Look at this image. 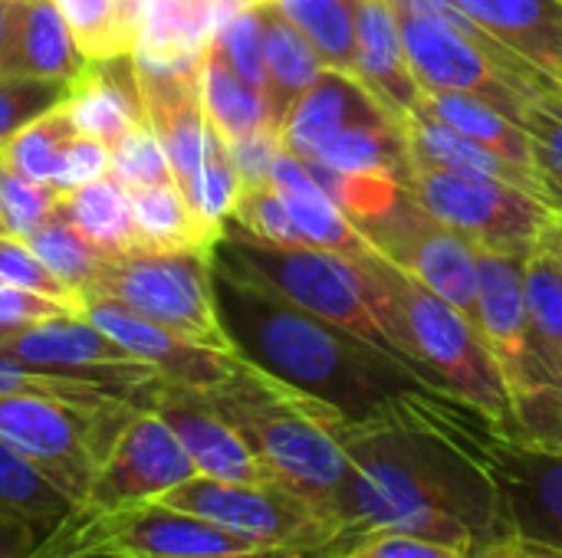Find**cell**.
Instances as JSON below:
<instances>
[{
	"mask_svg": "<svg viewBox=\"0 0 562 558\" xmlns=\"http://www.w3.org/2000/svg\"><path fill=\"white\" fill-rule=\"evenodd\" d=\"M214 33V0H145L132 43L138 72L201 69Z\"/></svg>",
	"mask_w": 562,
	"mask_h": 558,
	"instance_id": "22",
	"label": "cell"
},
{
	"mask_svg": "<svg viewBox=\"0 0 562 558\" xmlns=\"http://www.w3.org/2000/svg\"><path fill=\"white\" fill-rule=\"evenodd\" d=\"M458 7L517 56L560 79L562 0H458Z\"/></svg>",
	"mask_w": 562,
	"mask_h": 558,
	"instance_id": "26",
	"label": "cell"
},
{
	"mask_svg": "<svg viewBox=\"0 0 562 558\" xmlns=\"http://www.w3.org/2000/svg\"><path fill=\"white\" fill-rule=\"evenodd\" d=\"M263 3H270V0H263Z\"/></svg>",
	"mask_w": 562,
	"mask_h": 558,
	"instance_id": "63",
	"label": "cell"
},
{
	"mask_svg": "<svg viewBox=\"0 0 562 558\" xmlns=\"http://www.w3.org/2000/svg\"><path fill=\"white\" fill-rule=\"evenodd\" d=\"M72 82L36 79V76H0V141L26 128L30 122L49 115L69 99Z\"/></svg>",
	"mask_w": 562,
	"mask_h": 558,
	"instance_id": "41",
	"label": "cell"
},
{
	"mask_svg": "<svg viewBox=\"0 0 562 558\" xmlns=\"http://www.w3.org/2000/svg\"><path fill=\"white\" fill-rule=\"evenodd\" d=\"M270 184L283 197V204H286V210H290L306 247L329 250V253H339L346 260H366V257L379 253L362 237V230L333 204V197L316 184L310 168L296 155H290L286 148L273 161Z\"/></svg>",
	"mask_w": 562,
	"mask_h": 558,
	"instance_id": "23",
	"label": "cell"
},
{
	"mask_svg": "<svg viewBox=\"0 0 562 558\" xmlns=\"http://www.w3.org/2000/svg\"><path fill=\"white\" fill-rule=\"evenodd\" d=\"M405 187L431 217L458 230L477 250L510 257H530L562 217L547 201L517 184L484 174H461L425 161H412Z\"/></svg>",
	"mask_w": 562,
	"mask_h": 558,
	"instance_id": "9",
	"label": "cell"
},
{
	"mask_svg": "<svg viewBox=\"0 0 562 558\" xmlns=\"http://www.w3.org/2000/svg\"><path fill=\"white\" fill-rule=\"evenodd\" d=\"M53 3L66 16L76 43L82 46V53L89 59L132 49V43L122 30L115 0H53Z\"/></svg>",
	"mask_w": 562,
	"mask_h": 558,
	"instance_id": "42",
	"label": "cell"
},
{
	"mask_svg": "<svg viewBox=\"0 0 562 558\" xmlns=\"http://www.w3.org/2000/svg\"><path fill=\"white\" fill-rule=\"evenodd\" d=\"M0 506L33 523L40 536H49L72 513V503L7 441H0Z\"/></svg>",
	"mask_w": 562,
	"mask_h": 558,
	"instance_id": "36",
	"label": "cell"
},
{
	"mask_svg": "<svg viewBox=\"0 0 562 558\" xmlns=\"http://www.w3.org/2000/svg\"><path fill=\"white\" fill-rule=\"evenodd\" d=\"M56 204H59V191L7 171V178H3V227L10 237H16V240L30 237L43 220H49L56 214Z\"/></svg>",
	"mask_w": 562,
	"mask_h": 558,
	"instance_id": "47",
	"label": "cell"
},
{
	"mask_svg": "<svg viewBox=\"0 0 562 558\" xmlns=\"http://www.w3.org/2000/svg\"><path fill=\"white\" fill-rule=\"evenodd\" d=\"M514 558H562V553H553V549H547V546H537V543L514 539Z\"/></svg>",
	"mask_w": 562,
	"mask_h": 558,
	"instance_id": "57",
	"label": "cell"
},
{
	"mask_svg": "<svg viewBox=\"0 0 562 558\" xmlns=\"http://www.w3.org/2000/svg\"><path fill=\"white\" fill-rule=\"evenodd\" d=\"M405 138H408V151L412 161H425V164H438L448 171H461V174H484V178H497L507 184H517L530 194H537L540 201H547V187L540 181L537 171L520 168L507 158H501L497 151L471 141L468 135L441 125L438 118L412 109L405 115ZM550 204V201H547Z\"/></svg>",
	"mask_w": 562,
	"mask_h": 558,
	"instance_id": "27",
	"label": "cell"
},
{
	"mask_svg": "<svg viewBox=\"0 0 562 558\" xmlns=\"http://www.w3.org/2000/svg\"><path fill=\"white\" fill-rule=\"evenodd\" d=\"M356 263L369 286V306L392 349L431 385L461 398L497 431L510 434V388L481 329L458 306L431 293L382 253Z\"/></svg>",
	"mask_w": 562,
	"mask_h": 558,
	"instance_id": "3",
	"label": "cell"
},
{
	"mask_svg": "<svg viewBox=\"0 0 562 558\" xmlns=\"http://www.w3.org/2000/svg\"><path fill=\"white\" fill-rule=\"evenodd\" d=\"M69 558H122V556H102V553H92V556H69Z\"/></svg>",
	"mask_w": 562,
	"mask_h": 558,
	"instance_id": "61",
	"label": "cell"
},
{
	"mask_svg": "<svg viewBox=\"0 0 562 558\" xmlns=\"http://www.w3.org/2000/svg\"><path fill=\"white\" fill-rule=\"evenodd\" d=\"M204 395L240 431L277 483L339 526L352 477L346 447L336 437V424L346 421L339 411L267 378L254 365H244L231 382Z\"/></svg>",
	"mask_w": 562,
	"mask_h": 558,
	"instance_id": "4",
	"label": "cell"
},
{
	"mask_svg": "<svg viewBox=\"0 0 562 558\" xmlns=\"http://www.w3.org/2000/svg\"><path fill=\"white\" fill-rule=\"evenodd\" d=\"M356 76L398 118L422 99V86L405 59L398 16L385 0H356Z\"/></svg>",
	"mask_w": 562,
	"mask_h": 558,
	"instance_id": "24",
	"label": "cell"
},
{
	"mask_svg": "<svg viewBox=\"0 0 562 558\" xmlns=\"http://www.w3.org/2000/svg\"><path fill=\"white\" fill-rule=\"evenodd\" d=\"M69 138H76V125H72L69 112L59 105L49 115L20 128L16 135H10L7 141H0V161L16 178L36 181V184H53L59 155L69 145Z\"/></svg>",
	"mask_w": 562,
	"mask_h": 558,
	"instance_id": "38",
	"label": "cell"
},
{
	"mask_svg": "<svg viewBox=\"0 0 562 558\" xmlns=\"http://www.w3.org/2000/svg\"><path fill=\"white\" fill-rule=\"evenodd\" d=\"M161 500L221 526L254 549H329L342 543L333 520L280 483H227L198 474Z\"/></svg>",
	"mask_w": 562,
	"mask_h": 558,
	"instance_id": "11",
	"label": "cell"
},
{
	"mask_svg": "<svg viewBox=\"0 0 562 558\" xmlns=\"http://www.w3.org/2000/svg\"><path fill=\"white\" fill-rule=\"evenodd\" d=\"M43 543L40 529L0 506V558H30Z\"/></svg>",
	"mask_w": 562,
	"mask_h": 558,
	"instance_id": "53",
	"label": "cell"
},
{
	"mask_svg": "<svg viewBox=\"0 0 562 558\" xmlns=\"http://www.w3.org/2000/svg\"><path fill=\"white\" fill-rule=\"evenodd\" d=\"M89 56L76 43L66 16L53 0H13V33L7 76H36L72 82Z\"/></svg>",
	"mask_w": 562,
	"mask_h": 558,
	"instance_id": "25",
	"label": "cell"
},
{
	"mask_svg": "<svg viewBox=\"0 0 562 558\" xmlns=\"http://www.w3.org/2000/svg\"><path fill=\"white\" fill-rule=\"evenodd\" d=\"M524 260L527 257L477 250V329L507 378L514 408L557 385L537 352Z\"/></svg>",
	"mask_w": 562,
	"mask_h": 558,
	"instance_id": "15",
	"label": "cell"
},
{
	"mask_svg": "<svg viewBox=\"0 0 562 558\" xmlns=\"http://www.w3.org/2000/svg\"><path fill=\"white\" fill-rule=\"evenodd\" d=\"M524 283L537 352L550 378L562 388V270L543 243L524 260Z\"/></svg>",
	"mask_w": 562,
	"mask_h": 558,
	"instance_id": "35",
	"label": "cell"
},
{
	"mask_svg": "<svg viewBox=\"0 0 562 558\" xmlns=\"http://www.w3.org/2000/svg\"><path fill=\"white\" fill-rule=\"evenodd\" d=\"M333 553H336V546H329V549H250V553L214 558H333Z\"/></svg>",
	"mask_w": 562,
	"mask_h": 558,
	"instance_id": "54",
	"label": "cell"
},
{
	"mask_svg": "<svg viewBox=\"0 0 562 558\" xmlns=\"http://www.w3.org/2000/svg\"><path fill=\"white\" fill-rule=\"evenodd\" d=\"M82 316L92 326H99L105 335H112L138 362L151 365L165 382L211 391V388L231 382L247 365L234 352H217L201 342H191V339L132 312L128 306H122L112 296H89L82 303Z\"/></svg>",
	"mask_w": 562,
	"mask_h": 558,
	"instance_id": "18",
	"label": "cell"
},
{
	"mask_svg": "<svg viewBox=\"0 0 562 558\" xmlns=\"http://www.w3.org/2000/svg\"><path fill=\"white\" fill-rule=\"evenodd\" d=\"M10 33H13V0H0V76L10 59Z\"/></svg>",
	"mask_w": 562,
	"mask_h": 558,
	"instance_id": "55",
	"label": "cell"
},
{
	"mask_svg": "<svg viewBox=\"0 0 562 558\" xmlns=\"http://www.w3.org/2000/svg\"><path fill=\"white\" fill-rule=\"evenodd\" d=\"M201 99L207 122L224 141L244 138L260 128H280L267 92L240 79L211 43L201 59Z\"/></svg>",
	"mask_w": 562,
	"mask_h": 558,
	"instance_id": "32",
	"label": "cell"
},
{
	"mask_svg": "<svg viewBox=\"0 0 562 558\" xmlns=\"http://www.w3.org/2000/svg\"><path fill=\"white\" fill-rule=\"evenodd\" d=\"M359 230L385 260L422 280L477 326V250L458 230L431 217L408 187L398 191L385 214Z\"/></svg>",
	"mask_w": 562,
	"mask_h": 558,
	"instance_id": "12",
	"label": "cell"
},
{
	"mask_svg": "<svg viewBox=\"0 0 562 558\" xmlns=\"http://www.w3.org/2000/svg\"><path fill=\"white\" fill-rule=\"evenodd\" d=\"M23 243L33 250V257L63 283V286H69L76 296H79V303L92 293V286H95V280H99V273H102V266H105V253L102 250H95L59 210L49 217V220H43L30 237H23Z\"/></svg>",
	"mask_w": 562,
	"mask_h": 558,
	"instance_id": "34",
	"label": "cell"
},
{
	"mask_svg": "<svg viewBox=\"0 0 562 558\" xmlns=\"http://www.w3.org/2000/svg\"><path fill=\"white\" fill-rule=\"evenodd\" d=\"M405 59L422 86V92H461L484 99L487 105L524 118L530 99L557 82L537 69L530 59L517 56L507 46H484L451 23L422 13H395Z\"/></svg>",
	"mask_w": 562,
	"mask_h": 558,
	"instance_id": "7",
	"label": "cell"
},
{
	"mask_svg": "<svg viewBox=\"0 0 562 558\" xmlns=\"http://www.w3.org/2000/svg\"><path fill=\"white\" fill-rule=\"evenodd\" d=\"M13 332H16L13 326H3V322H0V352H3V345L10 342V335H13Z\"/></svg>",
	"mask_w": 562,
	"mask_h": 558,
	"instance_id": "60",
	"label": "cell"
},
{
	"mask_svg": "<svg viewBox=\"0 0 562 558\" xmlns=\"http://www.w3.org/2000/svg\"><path fill=\"white\" fill-rule=\"evenodd\" d=\"M191 477H198V467L191 464L175 431L155 411L138 408L122 428L109 457L99 464L79 510H119L161 500Z\"/></svg>",
	"mask_w": 562,
	"mask_h": 558,
	"instance_id": "16",
	"label": "cell"
},
{
	"mask_svg": "<svg viewBox=\"0 0 562 558\" xmlns=\"http://www.w3.org/2000/svg\"><path fill=\"white\" fill-rule=\"evenodd\" d=\"M474 408L454 395L379 424H336L352 477L342 497V543L412 533L477 549L510 539L501 490L464 434Z\"/></svg>",
	"mask_w": 562,
	"mask_h": 558,
	"instance_id": "1",
	"label": "cell"
},
{
	"mask_svg": "<svg viewBox=\"0 0 562 558\" xmlns=\"http://www.w3.org/2000/svg\"><path fill=\"white\" fill-rule=\"evenodd\" d=\"M231 220H237L244 230H250L260 240L270 243H303L283 197L277 194L273 184H254V187H240Z\"/></svg>",
	"mask_w": 562,
	"mask_h": 558,
	"instance_id": "45",
	"label": "cell"
},
{
	"mask_svg": "<svg viewBox=\"0 0 562 558\" xmlns=\"http://www.w3.org/2000/svg\"><path fill=\"white\" fill-rule=\"evenodd\" d=\"M418 112L438 118L441 125L468 135L471 141L497 151L501 158L520 164V168H530L537 171L533 164V145H530V135L527 128L510 118L507 112L487 105L484 99H474V95H461V92H422ZM540 174V171H537Z\"/></svg>",
	"mask_w": 562,
	"mask_h": 558,
	"instance_id": "30",
	"label": "cell"
},
{
	"mask_svg": "<svg viewBox=\"0 0 562 558\" xmlns=\"http://www.w3.org/2000/svg\"><path fill=\"white\" fill-rule=\"evenodd\" d=\"M207 260L211 266L237 280L257 283L283 296L286 303L395 352L369 306V286L356 260H346L339 253L316 250L306 243L260 240L231 217L224 220Z\"/></svg>",
	"mask_w": 562,
	"mask_h": 558,
	"instance_id": "5",
	"label": "cell"
},
{
	"mask_svg": "<svg viewBox=\"0 0 562 558\" xmlns=\"http://www.w3.org/2000/svg\"><path fill=\"white\" fill-rule=\"evenodd\" d=\"M178 187L184 191L188 204L194 207V214H198L207 227H214V230L224 227V220L231 217L234 201H237V194H240V178H237V171H234L227 141L214 132V125H211V141H207V155H204L201 171H198L191 181L178 184Z\"/></svg>",
	"mask_w": 562,
	"mask_h": 558,
	"instance_id": "39",
	"label": "cell"
},
{
	"mask_svg": "<svg viewBox=\"0 0 562 558\" xmlns=\"http://www.w3.org/2000/svg\"><path fill=\"white\" fill-rule=\"evenodd\" d=\"M211 299L240 362L329 405L349 424L405 418L448 395L395 352L217 266H211Z\"/></svg>",
	"mask_w": 562,
	"mask_h": 558,
	"instance_id": "2",
	"label": "cell"
},
{
	"mask_svg": "<svg viewBox=\"0 0 562 558\" xmlns=\"http://www.w3.org/2000/svg\"><path fill=\"white\" fill-rule=\"evenodd\" d=\"M464 434L501 490L510 536L562 553V451L507 437L477 411L464 418Z\"/></svg>",
	"mask_w": 562,
	"mask_h": 558,
	"instance_id": "13",
	"label": "cell"
},
{
	"mask_svg": "<svg viewBox=\"0 0 562 558\" xmlns=\"http://www.w3.org/2000/svg\"><path fill=\"white\" fill-rule=\"evenodd\" d=\"M372 122H405V118H398L359 76L326 66V72L286 112L280 125V141L290 155L310 161L339 132Z\"/></svg>",
	"mask_w": 562,
	"mask_h": 558,
	"instance_id": "19",
	"label": "cell"
},
{
	"mask_svg": "<svg viewBox=\"0 0 562 558\" xmlns=\"http://www.w3.org/2000/svg\"><path fill=\"white\" fill-rule=\"evenodd\" d=\"M128 197H132V214H135L138 237H142V250L211 253L221 230L207 227L194 214V207L188 204L184 191L175 181L171 184L135 187V191H128Z\"/></svg>",
	"mask_w": 562,
	"mask_h": 558,
	"instance_id": "31",
	"label": "cell"
},
{
	"mask_svg": "<svg viewBox=\"0 0 562 558\" xmlns=\"http://www.w3.org/2000/svg\"><path fill=\"white\" fill-rule=\"evenodd\" d=\"M520 125L530 135L533 164L547 187V201L562 214V99L557 95V86L527 102Z\"/></svg>",
	"mask_w": 562,
	"mask_h": 558,
	"instance_id": "40",
	"label": "cell"
},
{
	"mask_svg": "<svg viewBox=\"0 0 562 558\" xmlns=\"http://www.w3.org/2000/svg\"><path fill=\"white\" fill-rule=\"evenodd\" d=\"M89 296H112L132 312L191 342L217 352H234L214 312L207 253L135 250L125 257H109Z\"/></svg>",
	"mask_w": 562,
	"mask_h": 558,
	"instance_id": "10",
	"label": "cell"
},
{
	"mask_svg": "<svg viewBox=\"0 0 562 558\" xmlns=\"http://www.w3.org/2000/svg\"><path fill=\"white\" fill-rule=\"evenodd\" d=\"M109 174H112V148H109L105 141L76 135V138H69V145L63 148L49 187L59 191V194H69V191L86 187V184H92V181H102V178H109Z\"/></svg>",
	"mask_w": 562,
	"mask_h": 558,
	"instance_id": "50",
	"label": "cell"
},
{
	"mask_svg": "<svg viewBox=\"0 0 562 558\" xmlns=\"http://www.w3.org/2000/svg\"><path fill=\"white\" fill-rule=\"evenodd\" d=\"M254 546L221 526L168 506L165 500L132 503L119 510H79L36 546L30 558L122 556V558H214L250 553Z\"/></svg>",
	"mask_w": 562,
	"mask_h": 558,
	"instance_id": "8",
	"label": "cell"
},
{
	"mask_svg": "<svg viewBox=\"0 0 562 558\" xmlns=\"http://www.w3.org/2000/svg\"><path fill=\"white\" fill-rule=\"evenodd\" d=\"M329 69L356 76V0H277Z\"/></svg>",
	"mask_w": 562,
	"mask_h": 558,
	"instance_id": "37",
	"label": "cell"
},
{
	"mask_svg": "<svg viewBox=\"0 0 562 558\" xmlns=\"http://www.w3.org/2000/svg\"><path fill=\"white\" fill-rule=\"evenodd\" d=\"M56 210L105 257H125L142 250L128 187L112 174L69 194H59Z\"/></svg>",
	"mask_w": 562,
	"mask_h": 558,
	"instance_id": "29",
	"label": "cell"
},
{
	"mask_svg": "<svg viewBox=\"0 0 562 558\" xmlns=\"http://www.w3.org/2000/svg\"><path fill=\"white\" fill-rule=\"evenodd\" d=\"M507 437H517L533 447L562 451V388L553 385L514 408V428Z\"/></svg>",
	"mask_w": 562,
	"mask_h": 558,
	"instance_id": "49",
	"label": "cell"
},
{
	"mask_svg": "<svg viewBox=\"0 0 562 558\" xmlns=\"http://www.w3.org/2000/svg\"><path fill=\"white\" fill-rule=\"evenodd\" d=\"M0 283L20 286V289L40 293V296H49V299H56V303H66V306H72V309L82 316L79 296H76L69 286H63V283L33 257V250H30L23 240H16V237H10V234H0Z\"/></svg>",
	"mask_w": 562,
	"mask_h": 558,
	"instance_id": "46",
	"label": "cell"
},
{
	"mask_svg": "<svg viewBox=\"0 0 562 558\" xmlns=\"http://www.w3.org/2000/svg\"><path fill=\"white\" fill-rule=\"evenodd\" d=\"M112 178H119L128 191L175 181L168 155L151 125H138L122 141L112 145Z\"/></svg>",
	"mask_w": 562,
	"mask_h": 558,
	"instance_id": "44",
	"label": "cell"
},
{
	"mask_svg": "<svg viewBox=\"0 0 562 558\" xmlns=\"http://www.w3.org/2000/svg\"><path fill=\"white\" fill-rule=\"evenodd\" d=\"M263 62H267V99L273 118L283 125L293 102L326 72L323 56L303 36V30L280 10L277 0L263 3Z\"/></svg>",
	"mask_w": 562,
	"mask_h": 558,
	"instance_id": "28",
	"label": "cell"
},
{
	"mask_svg": "<svg viewBox=\"0 0 562 558\" xmlns=\"http://www.w3.org/2000/svg\"><path fill=\"white\" fill-rule=\"evenodd\" d=\"M461 546L435 543L412 533H372L352 543H339L333 558H468Z\"/></svg>",
	"mask_w": 562,
	"mask_h": 558,
	"instance_id": "48",
	"label": "cell"
},
{
	"mask_svg": "<svg viewBox=\"0 0 562 558\" xmlns=\"http://www.w3.org/2000/svg\"><path fill=\"white\" fill-rule=\"evenodd\" d=\"M211 46L227 59V66L250 86L267 92V62H263V3L231 16L214 36Z\"/></svg>",
	"mask_w": 562,
	"mask_h": 558,
	"instance_id": "43",
	"label": "cell"
},
{
	"mask_svg": "<svg viewBox=\"0 0 562 558\" xmlns=\"http://www.w3.org/2000/svg\"><path fill=\"white\" fill-rule=\"evenodd\" d=\"M63 109L69 112L76 135L105 141L109 148L122 141L132 128L148 125L132 49L89 59L86 69L72 79Z\"/></svg>",
	"mask_w": 562,
	"mask_h": 558,
	"instance_id": "21",
	"label": "cell"
},
{
	"mask_svg": "<svg viewBox=\"0 0 562 558\" xmlns=\"http://www.w3.org/2000/svg\"><path fill=\"white\" fill-rule=\"evenodd\" d=\"M227 151H231L234 171L240 178V187L270 184L273 161L283 151L280 128H260V132H250L244 138H234V141H227Z\"/></svg>",
	"mask_w": 562,
	"mask_h": 558,
	"instance_id": "51",
	"label": "cell"
},
{
	"mask_svg": "<svg viewBox=\"0 0 562 558\" xmlns=\"http://www.w3.org/2000/svg\"><path fill=\"white\" fill-rule=\"evenodd\" d=\"M3 178H7V168L0 161V234H7V227H3Z\"/></svg>",
	"mask_w": 562,
	"mask_h": 558,
	"instance_id": "59",
	"label": "cell"
},
{
	"mask_svg": "<svg viewBox=\"0 0 562 558\" xmlns=\"http://www.w3.org/2000/svg\"><path fill=\"white\" fill-rule=\"evenodd\" d=\"M540 243L557 257V263H560V270H562V217L553 224V227H550V230H547V237H543Z\"/></svg>",
	"mask_w": 562,
	"mask_h": 558,
	"instance_id": "58",
	"label": "cell"
},
{
	"mask_svg": "<svg viewBox=\"0 0 562 558\" xmlns=\"http://www.w3.org/2000/svg\"><path fill=\"white\" fill-rule=\"evenodd\" d=\"M66 316H79V312L72 306H66V303L49 299V296L0 283V322L3 326L26 329V326L49 322V319H66Z\"/></svg>",
	"mask_w": 562,
	"mask_h": 558,
	"instance_id": "52",
	"label": "cell"
},
{
	"mask_svg": "<svg viewBox=\"0 0 562 558\" xmlns=\"http://www.w3.org/2000/svg\"><path fill=\"white\" fill-rule=\"evenodd\" d=\"M468 558H514V536L510 539H497V543H484V546L471 549Z\"/></svg>",
	"mask_w": 562,
	"mask_h": 558,
	"instance_id": "56",
	"label": "cell"
},
{
	"mask_svg": "<svg viewBox=\"0 0 562 558\" xmlns=\"http://www.w3.org/2000/svg\"><path fill=\"white\" fill-rule=\"evenodd\" d=\"M145 411H155L175 431L201 477L227 483H277V477L263 467L254 447L207 401L201 388L158 378L148 391Z\"/></svg>",
	"mask_w": 562,
	"mask_h": 558,
	"instance_id": "17",
	"label": "cell"
},
{
	"mask_svg": "<svg viewBox=\"0 0 562 558\" xmlns=\"http://www.w3.org/2000/svg\"><path fill=\"white\" fill-rule=\"evenodd\" d=\"M310 161H319L326 168L356 174V171H379L392 174L405 184L412 168V151L405 138V122H372L356 125L329 138Z\"/></svg>",
	"mask_w": 562,
	"mask_h": 558,
	"instance_id": "33",
	"label": "cell"
},
{
	"mask_svg": "<svg viewBox=\"0 0 562 558\" xmlns=\"http://www.w3.org/2000/svg\"><path fill=\"white\" fill-rule=\"evenodd\" d=\"M553 82H557V95L562 99V76H560V79H553Z\"/></svg>",
	"mask_w": 562,
	"mask_h": 558,
	"instance_id": "62",
	"label": "cell"
},
{
	"mask_svg": "<svg viewBox=\"0 0 562 558\" xmlns=\"http://www.w3.org/2000/svg\"><path fill=\"white\" fill-rule=\"evenodd\" d=\"M3 355L43 372L92 382L132 401L135 408H145L151 385L161 378L151 365L138 362L86 316H66L16 329L3 345Z\"/></svg>",
	"mask_w": 562,
	"mask_h": 558,
	"instance_id": "14",
	"label": "cell"
},
{
	"mask_svg": "<svg viewBox=\"0 0 562 558\" xmlns=\"http://www.w3.org/2000/svg\"><path fill=\"white\" fill-rule=\"evenodd\" d=\"M138 89L145 102V118L175 171V184L191 181L201 171L211 141V122L201 99V69L138 72Z\"/></svg>",
	"mask_w": 562,
	"mask_h": 558,
	"instance_id": "20",
	"label": "cell"
},
{
	"mask_svg": "<svg viewBox=\"0 0 562 558\" xmlns=\"http://www.w3.org/2000/svg\"><path fill=\"white\" fill-rule=\"evenodd\" d=\"M135 411L138 408L128 401L89 408L49 395H3L0 441L23 454L72 506H79L99 464L109 457Z\"/></svg>",
	"mask_w": 562,
	"mask_h": 558,
	"instance_id": "6",
	"label": "cell"
}]
</instances>
